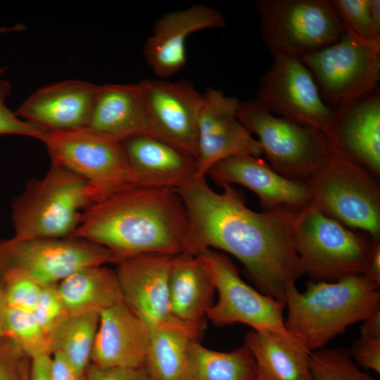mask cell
Listing matches in <instances>:
<instances>
[{
  "label": "cell",
  "instance_id": "obj_1",
  "mask_svg": "<svg viewBox=\"0 0 380 380\" xmlns=\"http://www.w3.org/2000/svg\"><path fill=\"white\" fill-rule=\"evenodd\" d=\"M217 193L205 177H194L177 189L188 219L183 253L205 249L237 258L260 291L284 302L287 287L303 275L293 241L296 210L248 208L230 184Z\"/></svg>",
  "mask_w": 380,
  "mask_h": 380
},
{
  "label": "cell",
  "instance_id": "obj_2",
  "mask_svg": "<svg viewBox=\"0 0 380 380\" xmlns=\"http://www.w3.org/2000/svg\"><path fill=\"white\" fill-rule=\"evenodd\" d=\"M188 219L177 189L136 186L90 205L73 236L110 250L121 260L184 251Z\"/></svg>",
  "mask_w": 380,
  "mask_h": 380
},
{
  "label": "cell",
  "instance_id": "obj_3",
  "mask_svg": "<svg viewBox=\"0 0 380 380\" xmlns=\"http://www.w3.org/2000/svg\"><path fill=\"white\" fill-rule=\"evenodd\" d=\"M379 286L364 274L335 281L310 280L304 291L290 284L284 298L286 329L310 352L322 349L350 326L380 310Z\"/></svg>",
  "mask_w": 380,
  "mask_h": 380
},
{
  "label": "cell",
  "instance_id": "obj_4",
  "mask_svg": "<svg viewBox=\"0 0 380 380\" xmlns=\"http://www.w3.org/2000/svg\"><path fill=\"white\" fill-rule=\"evenodd\" d=\"M96 203L88 183L51 162L45 175L32 181L12 205L17 241L73 236L84 211Z\"/></svg>",
  "mask_w": 380,
  "mask_h": 380
},
{
  "label": "cell",
  "instance_id": "obj_5",
  "mask_svg": "<svg viewBox=\"0 0 380 380\" xmlns=\"http://www.w3.org/2000/svg\"><path fill=\"white\" fill-rule=\"evenodd\" d=\"M374 240L322 211L311 202L296 212L293 241L302 274L311 281H335L363 274Z\"/></svg>",
  "mask_w": 380,
  "mask_h": 380
},
{
  "label": "cell",
  "instance_id": "obj_6",
  "mask_svg": "<svg viewBox=\"0 0 380 380\" xmlns=\"http://www.w3.org/2000/svg\"><path fill=\"white\" fill-rule=\"evenodd\" d=\"M373 177L329 140L325 160L305 184L312 202L325 214L377 240L380 190Z\"/></svg>",
  "mask_w": 380,
  "mask_h": 380
},
{
  "label": "cell",
  "instance_id": "obj_7",
  "mask_svg": "<svg viewBox=\"0 0 380 380\" xmlns=\"http://www.w3.org/2000/svg\"><path fill=\"white\" fill-rule=\"evenodd\" d=\"M261 37L273 57L300 60L344 34L330 0H258Z\"/></svg>",
  "mask_w": 380,
  "mask_h": 380
},
{
  "label": "cell",
  "instance_id": "obj_8",
  "mask_svg": "<svg viewBox=\"0 0 380 380\" xmlns=\"http://www.w3.org/2000/svg\"><path fill=\"white\" fill-rule=\"evenodd\" d=\"M237 117L258 137L270 166L289 179L305 183L327 156L323 132L277 116L255 99L240 102Z\"/></svg>",
  "mask_w": 380,
  "mask_h": 380
},
{
  "label": "cell",
  "instance_id": "obj_9",
  "mask_svg": "<svg viewBox=\"0 0 380 380\" xmlns=\"http://www.w3.org/2000/svg\"><path fill=\"white\" fill-rule=\"evenodd\" d=\"M40 141L45 144L51 162L88 183L96 203L141 186L121 142L89 127L44 132Z\"/></svg>",
  "mask_w": 380,
  "mask_h": 380
},
{
  "label": "cell",
  "instance_id": "obj_10",
  "mask_svg": "<svg viewBox=\"0 0 380 380\" xmlns=\"http://www.w3.org/2000/svg\"><path fill=\"white\" fill-rule=\"evenodd\" d=\"M121 259L94 242L75 236L1 241L0 269L20 270L42 287L56 286L84 268Z\"/></svg>",
  "mask_w": 380,
  "mask_h": 380
},
{
  "label": "cell",
  "instance_id": "obj_11",
  "mask_svg": "<svg viewBox=\"0 0 380 380\" xmlns=\"http://www.w3.org/2000/svg\"><path fill=\"white\" fill-rule=\"evenodd\" d=\"M197 256L218 293L217 301L206 316L213 324L241 323L253 330L269 331L293 337L284 324V302L246 283L240 277L239 269L223 253L205 249Z\"/></svg>",
  "mask_w": 380,
  "mask_h": 380
},
{
  "label": "cell",
  "instance_id": "obj_12",
  "mask_svg": "<svg viewBox=\"0 0 380 380\" xmlns=\"http://www.w3.org/2000/svg\"><path fill=\"white\" fill-rule=\"evenodd\" d=\"M324 102L335 110L378 89L380 51L344 33L334 44L303 57Z\"/></svg>",
  "mask_w": 380,
  "mask_h": 380
},
{
  "label": "cell",
  "instance_id": "obj_13",
  "mask_svg": "<svg viewBox=\"0 0 380 380\" xmlns=\"http://www.w3.org/2000/svg\"><path fill=\"white\" fill-rule=\"evenodd\" d=\"M273 58L260 81L255 100L277 116L325 133L336 110L323 100L310 70L299 59Z\"/></svg>",
  "mask_w": 380,
  "mask_h": 380
},
{
  "label": "cell",
  "instance_id": "obj_14",
  "mask_svg": "<svg viewBox=\"0 0 380 380\" xmlns=\"http://www.w3.org/2000/svg\"><path fill=\"white\" fill-rule=\"evenodd\" d=\"M239 101L222 91L208 88L203 93L197 131V170L205 177L217 163L232 156L260 157L258 140L237 117Z\"/></svg>",
  "mask_w": 380,
  "mask_h": 380
},
{
  "label": "cell",
  "instance_id": "obj_15",
  "mask_svg": "<svg viewBox=\"0 0 380 380\" xmlns=\"http://www.w3.org/2000/svg\"><path fill=\"white\" fill-rule=\"evenodd\" d=\"M139 83L152 135L197 158L198 122L203 94L184 80L149 79Z\"/></svg>",
  "mask_w": 380,
  "mask_h": 380
},
{
  "label": "cell",
  "instance_id": "obj_16",
  "mask_svg": "<svg viewBox=\"0 0 380 380\" xmlns=\"http://www.w3.org/2000/svg\"><path fill=\"white\" fill-rule=\"evenodd\" d=\"M224 15L215 8L195 4L186 8L169 11L155 22L144 47V58L160 79L179 72L186 65V41L198 31L224 28Z\"/></svg>",
  "mask_w": 380,
  "mask_h": 380
},
{
  "label": "cell",
  "instance_id": "obj_17",
  "mask_svg": "<svg viewBox=\"0 0 380 380\" xmlns=\"http://www.w3.org/2000/svg\"><path fill=\"white\" fill-rule=\"evenodd\" d=\"M173 257L143 254L117 263L115 272L122 300L146 326L180 322L172 316L170 309L169 277Z\"/></svg>",
  "mask_w": 380,
  "mask_h": 380
},
{
  "label": "cell",
  "instance_id": "obj_18",
  "mask_svg": "<svg viewBox=\"0 0 380 380\" xmlns=\"http://www.w3.org/2000/svg\"><path fill=\"white\" fill-rule=\"evenodd\" d=\"M98 87L78 80L54 83L32 93L15 113L44 132L88 127Z\"/></svg>",
  "mask_w": 380,
  "mask_h": 380
},
{
  "label": "cell",
  "instance_id": "obj_19",
  "mask_svg": "<svg viewBox=\"0 0 380 380\" xmlns=\"http://www.w3.org/2000/svg\"><path fill=\"white\" fill-rule=\"evenodd\" d=\"M207 175L220 186L238 184L249 189L264 209L284 207L298 211L312 202L305 183L279 175L260 157H229L214 165Z\"/></svg>",
  "mask_w": 380,
  "mask_h": 380
},
{
  "label": "cell",
  "instance_id": "obj_20",
  "mask_svg": "<svg viewBox=\"0 0 380 380\" xmlns=\"http://www.w3.org/2000/svg\"><path fill=\"white\" fill-rule=\"evenodd\" d=\"M327 139L376 178L380 174L379 88L336 110Z\"/></svg>",
  "mask_w": 380,
  "mask_h": 380
},
{
  "label": "cell",
  "instance_id": "obj_21",
  "mask_svg": "<svg viewBox=\"0 0 380 380\" xmlns=\"http://www.w3.org/2000/svg\"><path fill=\"white\" fill-rule=\"evenodd\" d=\"M148 341L147 327L122 300L99 314L91 364L144 368Z\"/></svg>",
  "mask_w": 380,
  "mask_h": 380
},
{
  "label": "cell",
  "instance_id": "obj_22",
  "mask_svg": "<svg viewBox=\"0 0 380 380\" xmlns=\"http://www.w3.org/2000/svg\"><path fill=\"white\" fill-rule=\"evenodd\" d=\"M121 144L142 186L177 189L196 175V158L163 139L141 134Z\"/></svg>",
  "mask_w": 380,
  "mask_h": 380
},
{
  "label": "cell",
  "instance_id": "obj_23",
  "mask_svg": "<svg viewBox=\"0 0 380 380\" xmlns=\"http://www.w3.org/2000/svg\"><path fill=\"white\" fill-rule=\"evenodd\" d=\"M88 127L120 142L152 135L139 83L99 86Z\"/></svg>",
  "mask_w": 380,
  "mask_h": 380
},
{
  "label": "cell",
  "instance_id": "obj_24",
  "mask_svg": "<svg viewBox=\"0 0 380 380\" xmlns=\"http://www.w3.org/2000/svg\"><path fill=\"white\" fill-rule=\"evenodd\" d=\"M215 288L197 255L182 253L172 258L169 277L172 316L190 326L203 327L213 305Z\"/></svg>",
  "mask_w": 380,
  "mask_h": 380
},
{
  "label": "cell",
  "instance_id": "obj_25",
  "mask_svg": "<svg viewBox=\"0 0 380 380\" xmlns=\"http://www.w3.org/2000/svg\"><path fill=\"white\" fill-rule=\"evenodd\" d=\"M244 345L255 359L253 380H312L311 352L295 338L252 329L246 334Z\"/></svg>",
  "mask_w": 380,
  "mask_h": 380
},
{
  "label": "cell",
  "instance_id": "obj_26",
  "mask_svg": "<svg viewBox=\"0 0 380 380\" xmlns=\"http://www.w3.org/2000/svg\"><path fill=\"white\" fill-rule=\"evenodd\" d=\"M146 327L149 341L145 369L152 380H191L189 349L201 336L203 327L180 322Z\"/></svg>",
  "mask_w": 380,
  "mask_h": 380
},
{
  "label": "cell",
  "instance_id": "obj_27",
  "mask_svg": "<svg viewBox=\"0 0 380 380\" xmlns=\"http://www.w3.org/2000/svg\"><path fill=\"white\" fill-rule=\"evenodd\" d=\"M56 286L68 315L100 314L122 300L115 270L106 265L81 270Z\"/></svg>",
  "mask_w": 380,
  "mask_h": 380
},
{
  "label": "cell",
  "instance_id": "obj_28",
  "mask_svg": "<svg viewBox=\"0 0 380 380\" xmlns=\"http://www.w3.org/2000/svg\"><path fill=\"white\" fill-rule=\"evenodd\" d=\"M189 369L191 380H253L256 366L245 345L220 352L194 341L189 349Z\"/></svg>",
  "mask_w": 380,
  "mask_h": 380
},
{
  "label": "cell",
  "instance_id": "obj_29",
  "mask_svg": "<svg viewBox=\"0 0 380 380\" xmlns=\"http://www.w3.org/2000/svg\"><path fill=\"white\" fill-rule=\"evenodd\" d=\"M99 314L68 315L50 337L51 354L63 356L80 373L86 374L99 325Z\"/></svg>",
  "mask_w": 380,
  "mask_h": 380
},
{
  "label": "cell",
  "instance_id": "obj_30",
  "mask_svg": "<svg viewBox=\"0 0 380 380\" xmlns=\"http://www.w3.org/2000/svg\"><path fill=\"white\" fill-rule=\"evenodd\" d=\"M4 338L11 341L30 360L43 355H51L50 339L32 312L7 307Z\"/></svg>",
  "mask_w": 380,
  "mask_h": 380
},
{
  "label": "cell",
  "instance_id": "obj_31",
  "mask_svg": "<svg viewBox=\"0 0 380 380\" xmlns=\"http://www.w3.org/2000/svg\"><path fill=\"white\" fill-rule=\"evenodd\" d=\"M312 380H377L362 371L349 350L323 348L310 354Z\"/></svg>",
  "mask_w": 380,
  "mask_h": 380
},
{
  "label": "cell",
  "instance_id": "obj_32",
  "mask_svg": "<svg viewBox=\"0 0 380 380\" xmlns=\"http://www.w3.org/2000/svg\"><path fill=\"white\" fill-rule=\"evenodd\" d=\"M344 32L360 44L380 51V37L373 28L368 0H330Z\"/></svg>",
  "mask_w": 380,
  "mask_h": 380
},
{
  "label": "cell",
  "instance_id": "obj_33",
  "mask_svg": "<svg viewBox=\"0 0 380 380\" xmlns=\"http://www.w3.org/2000/svg\"><path fill=\"white\" fill-rule=\"evenodd\" d=\"M0 274L7 307L33 312L43 287L14 268L0 269Z\"/></svg>",
  "mask_w": 380,
  "mask_h": 380
},
{
  "label": "cell",
  "instance_id": "obj_34",
  "mask_svg": "<svg viewBox=\"0 0 380 380\" xmlns=\"http://www.w3.org/2000/svg\"><path fill=\"white\" fill-rule=\"evenodd\" d=\"M32 312L49 339L68 315L56 286L43 287Z\"/></svg>",
  "mask_w": 380,
  "mask_h": 380
},
{
  "label": "cell",
  "instance_id": "obj_35",
  "mask_svg": "<svg viewBox=\"0 0 380 380\" xmlns=\"http://www.w3.org/2000/svg\"><path fill=\"white\" fill-rule=\"evenodd\" d=\"M11 86L8 82L0 80V134H18L41 139L44 132L20 118L6 105Z\"/></svg>",
  "mask_w": 380,
  "mask_h": 380
},
{
  "label": "cell",
  "instance_id": "obj_36",
  "mask_svg": "<svg viewBox=\"0 0 380 380\" xmlns=\"http://www.w3.org/2000/svg\"><path fill=\"white\" fill-rule=\"evenodd\" d=\"M24 357L11 341L0 339V380H23Z\"/></svg>",
  "mask_w": 380,
  "mask_h": 380
},
{
  "label": "cell",
  "instance_id": "obj_37",
  "mask_svg": "<svg viewBox=\"0 0 380 380\" xmlns=\"http://www.w3.org/2000/svg\"><path fill=\"white\" fill-rule=\"evenodd\" d=\"M350 353L359 367L380 374V338L360 336L354 341Z\"/></svg>",
  "mask_w": 380,
  "mask_h": 380
},
{
  "label": "cell",
  "instance_id": "obj_38",
  "mask_svg": "<svg viewBox=\"0 0 380 380\" xmlns=\"http://www.w3.org/2000/svg\"><path fill=\"white\" fill-rule=\"evenodd\" d=\"M85 380H152L144 368H118L101 367L91 364Z\"/></svg>",
  "mask_w": 380,
  "mask_h": 380
},
{
  "label": "cell",
  "instance_id": "obj_39",
  "mask_svg": "<svg viewBox=\"0 0 380 380\" xmlns=\"http://www.w3.org/2000/svg\"><path fill=\"white\" fill-rule=\"evenodd\" d=\"M51 380H85V374L80 373L63 356L58 353L51 355Z\"/></svg>",
  "mask_w": 380,
  "mask_h": 380
},
{
  "label": "cell",
  "instance_id": "obj_40",
  "mask_svg": "<svg viewBox=\"0 0 380 380\" xmlns=\"http://www.w3.org/2000/svg\"><path fill=\"white\" fill-rule=\"evenodd\" d=\"M363 274L380 285V239L373 242Z\"/></svg>",
  "mask_w": 380,
  "mask_h": 380
},
{
  "label": "cell",
  "instance_id": "obj_41",
  "mask_svg": "<svg viewBox=\"0 0 380 380\" xmlns=\"http://www.w3.org/2000/svg\"><path fill=\"white\" fill-rule=\"evenodd\" d=\"M50 355H43L31 359L27 380H51Z\"/></svg>",
  "mask_w": 380,
  "mask_h": 380
},
{
  "label": "cell",
  "instance_id": "obj_42",
  "mask_svg": "<svg viewBox=\"0 0 380 380\" xmlns=\"http://www.w3.org/2000/svg\"><path fill=\"white\" fill-rule=\"evenodd\" d=\"M360 336L380 338V310L362 322Z\"/></svg>",
  "mask_w": 380,
  "mask_h": 380
},
{
  "label": "cell",
  "instance_id": "obj_43",
  "mask_svg": "<svg viewBox=\"0 0 380 380\" xmlns=\"http://www.w3.org/2000/svg\"><path fill=\"white\" fill-rule=\"evenodd\" d=\"M371 22L376 34L380 37V1L368 0Z\"/></svg>",
  "mask_w": 380,
  "mask_h": 380
},
{
  "label": "cell",
  "instance_id": "obj_44",
  "mask_svg": "<svg viewBox=\"0 0 380 380\" xmlns=\"http://www.w3.org/2000/svg\"><path fill=\"white\" fill-rule=\"evenodd\" d=\"M6 309L5 289L0 274V339L4 338V324Z\"/></svg>",
  "mask_w": 380,
  "mask_h": 380
},
{
  "label": "cell",
  "instance_id": "obj_45",
  "mask_svg": "<svg viewBox=\"0 0 380 380\" xmlns=\"http://www.w3.org/2000/svg\"><path fill=\"white\" fill-rule=\"evenodd\" d=\"M21 28H23V25H17L12 27H0V34L4 33L5 32H8V31L20 30H21Z\"/></svg>",
  "mask_w": 380,
  "mask_h": 380
},
{
  "label": "cell",
  "instance_id": "obj_46",
  "mask_svg": "<svg viewBox=\"0 0 380 380\" xmlns=\"http://www.w3.org/2000/svg\"><path fill=\"white\" fill-rule=\"evenodd\" d=\"M28 372L26 369H24L23 380H27Z\"/></svg>",
  "mask_w": 380,
  "mask_h": 380
},
{
  "label": "cell",
  "instance_id": "obj_47",
  "mask_svg": "<svg viewBox=\"0 0 380 380\" xmlns=\"http://www.w3.org/2000/svg\"><path fill=\"white\" fill-rule=\"evenodd\" d=\"M6 68H0V75L5 71Z\"/></svg>",
  "mask_w": 380,
  "mask_h": 380
},
{
  "label": "cell",
  "instance_id": "obj_48",
  "mask_svg": "<svg viewBox=\"0 0 380 380\" xmlns=\"http://www.w3.org/2000/svg\"><path fill=\"white\" fill-rule=\"evenodd\" d=\"M1 241H0V246H1Z\"/></svg>",
  "mask_w": 380,
  "mask_h": 380
}]
</instances>
